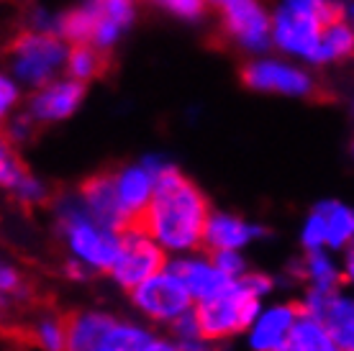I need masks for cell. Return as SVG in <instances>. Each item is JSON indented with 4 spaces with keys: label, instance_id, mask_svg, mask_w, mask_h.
Here are the masks:
<instances>
[{
    "label": "cell",
    "instance_id": "obj_24",
    "mask_svg": "<svg viewBox=\"0 0 354 351\" xmlns=\"http://www.w3.org/2000/svg\"><path fill=\"white\" fill-rule=\"evenodd\" d=\"M26 175H28V169L24 167V162L18 159L16 151H10L8 144H3V154H0V180H3V184H6L8 190H13Z\"/></svg>",
    "mask_w": 354,
    "mask_h": 351
},
{
    "label": "cell",
    "instance_id": "obj_33",
    "mask_svg": "<svg viewBox=\"0 0 354 351\" xmlns=\"http://www.w3.org/2000/svg\"><path fill=\"white\" fill-rule=\"evenodd\" d=\"M147 351H183V349L175 346V343H167V341H151Z\"/></svg>",
    "mask_w": 354,
    "mask_h": 351
},
{
    "label": "cell",
    "instance_id": "obj_12",
    "mask_svg": "<svg viewBox=\"0 0 354 351\" xmlns=\"http://www.w3.org/2000/svg\"><path fill=\"white\" fill-rule=\"evenodd\" d=\"M298 318H301V307H270L267 313L257 318V323L252 325V346L257 351L285 349Z\"/></svg>",
    "mask_w": 354,
    "mask_h": 351
},
{
    "label": "cell",
    "instance_id": "obj_8",
    "mask_svg": "<svg viewBox=\"0 0 354 351\" xmlns=\"http://www.w3.org/2000/svg\"><path fill=\"white\" fill-rule=\"evenodd\" d=\"M272 31H274V41L283 46V49L303 54L310 61H321V44H324V31H326V26L313 13L285 6L274 16Z\"/></svg>",
    "mask_w": 354,
    "mask_h": 351
},
{
    "label": "cell",
    "instance_id": "obj_25",
    "mask_svg": "<svg viewBox=\"0 0 354 351\" xmlns=\"http://www.w3.org/2000/svg\"><path fill=\"white\" fill-rule=\"evenodd\" d=\"M328 238V229H326V216L316 208L313 216L306 220V229H303V246L308 252H319L321 244H326Z\"/></svg>",
    "mask_w": 354,
    "mask_h": 351
},
{
    "label": "cell",
    "instance_id": "obj_10",
    "mask_svg": "<svg viewBox=\"0 0 354 351\" xmlns=\"http://www.w3.org/2000/svg\"><path fill=\"white\" fill-rule=\"evenodd\" d=\"M241 77L254 90H277L288 95H313V82L306 72L277 64V61H254L241 72Z\"/></svg>",
    "mask_w": 354,
    "mask_h": 351
},
{
    "label": "cell",
    "instance_id": "obj_27",
    "mask_svg": "<svg viewBox=\"0 0 354 351\" xmlns=\"http://www.w3.org/2000/svg\"><path fill=\"white\" fill-rule=\"evenodd\" d=\"M13 195H16V200L24 202V205H39V202L46 198V190L39 180H34L31 175H26L21 182L16 184V187H13Z\"/></svg>",
    "mask_w": 354,
    "mask_h": 351
},
{
    "label": "cell",
    "instance_id": "obj_21",
    "mask_svg": "<svg viewBox=\"0 0 354 351\" xmlns=\"http://www.w3.org/2000/svg\"><path fill=\"white\" fill-rule=\"evenodd\" d=\"M31 341L41 351H67V316L39 318L31 331Z\"/></svg>",
    "mask_w": 354,
    "mask_h": 351
},
{
    "label": "cell",
    "instance_id": "obj_5",
    "mask_svg": "<svg viewBox=\"0 0 354 351\" xmlns=\"http://www.w3.org/2000/svg\"><path fill=\"white\" fill-rule=\"evenodd\" d=\"M165 264H167L165 252L157 246L154 238L142 234V231H126V234H121V254L115 259L111 274L121 287L136 290L154 274L165 272L167 269Z\"/></svg>",
    "mask_w": 354,
    "mask_h": 351
},
{
    "label": "cell",
    "instance_id": "obj_20",
    "mask_svg": "<svg viewBox=\"0 0 354 351\" xmlns=\"http://www.w3.org/2000/svg\"><path fill=\"white\" fill-rule=\"evenodd\" d=\"M67 67H70V75L77 82H85V79L95 77V75H103V70L108 67V57L106 52H100L93 44H77L70 49Z\"/></svg>",
    "mask_w": 354,
    "mask_h": 351
},
{
    "label": "cell",
    "instance_id": "obj_13",
    "mask_svg": "<svg viewBox=\"0 0 354 351\" xmlns=\"http://www.w3.org/2000/svg\"><path fill=\"white\" fill-rule=\"evenodd\" d=\"M118 325L106 313H72L67 316V351H100Z\"/></svg>",
    "mask_w": 354,
    "mask_h": 351
},
{
    "label": "cell",
    "instance_id": "obj_18",
    "mask_svg": "<svg viewBox=\"0 0 354 351\" xmlns=\"http://www.w3.org/2000/svg\"><path fill=\"white\" fill-rule=\"evenodd\" d=\"M288 349L290 351H339L334 336L328 334V328L316 318L303 316L298 318V323L292 328L290 339H288Z\"/></svg>",
    "mask_w": 354,
    "mask_h": 351
},
{
    "label": "cell",
    "instance_id": "obj_15",
    "mask_svg": "<svg viewBox=\"0 0 354 351\" xmlns=\"http://www.w3.org/2000/svg\"><path fill=\"white\" fill-rule=\"evenodd\" d=\"M82 95H85V85L72 79V82H59L46 88L44 93L31 100V118L36 121H59L80 106Z\"/></svg>",
    "mask_w": 354,
    "mask_h": 351
},
{
    "label": "cell",
    "instance_id": "obj_30",
    "mask_svg": "<svg viewBox=\"0 0 354 351\" xmlns=\"http://www.w3.org/2000/svg\"><path fill=\"white\" fill-rule=\"evenodd\" d=\"M239 282L257 300L262 298V295H267V292L272 290V280H270V277H265V274H244V277H241Z\"/></svg>",
    "mask_w": 354,
    "mask_h": 351
},
{
    "label": "cell",
    "instance_id": "obj_34",
    "mask_svg": "<svg viewBox=\"0 0 354 351\" xmlns=\"http://www.w3.org/2000/svg\"><path fill=\"white\" fill-rule=\"evenodd\" d=\"M344 272H346V280L354 282V246L346 252V264H344Z\"/></svg>",
    "mask_w": 354,
    "mask_h": 351
},
{
    "label": "cell",
    "instance_id": "obj_2",
    "mask_svg": "<svg viewBox=\"0 0 354 351\" xmlns=\"http://www.w3.org/2000/svg\"><path fill=\"white\" fill-rule=\"evenodd\" d=\"M59 226L75 256H80L90 269H113L115 259L121 254V234L97 226L88 216L82 200L64 202L59 208Z\"/></svg>",
    "mask_w": 354,
    "mask_h": 351
},
{
    "label": "cell",
    "instance_id": "obj_23",
    "mask_svg": "<svg viewBox=\"0 0 354 351\" xmlns=\"http://www.w3.org/2000/svg\"><path fill=\"white\" fill-rule=\"evenodd\" d=\"M354 54V34L352 28L346 26L344 21L342 23H334L324 31V44H321V61L328 59H342V57H349Z\"/></svg>",
    "mask_w": 354,
    "mask_h": 351
},
{
    "label": "cell",
    "instance_id": "obj_16",
    "mask_svg": "<svg viewBox=\"0 0 354 351\" xmlns=\"http://www.w3.org/2000/svg\"><path fill=\"white\" fill-rule=\"evenodd\" d=\"M265 234V229L259 226H249L244 220L226 216V213H216L208 220V229H205V244L211 252H236L239 246L249 244L252 238H257Z\"/></svg>",
    "mask_w": 354,
    "mask_h": 351
},
{
    "label": "cell",
    "instance_id": "obj_1",
    "mask_svg": "<svg viewBox=\"0 0 354 351\" xmlns=\"http://www.w3.org/2000/svg\"><path fill=\"white\" fill-rule=\"evenodd\" d=\"M208 200L175 167H165L154 177V195L136 231H142L167 249L185 252L205 238Z\"/></svg>",
    "mask_w": 354,
    "mask_h": 351
},
{
    "label": "cell",
    "instance_id": "obj_31",
    "mask_svg": "<svg viewBox=\"0 0 354 351\" xmlns=\"http://www.w3.org/2000/svg\"><path fill=\"white\" fill-rule=\"evenodd\" d=\"M0 287L6 295H21L24 292V285H21V277L13 272V267H3V272H0Z\"/></svg>",
    "mask_w": 354,
    "mask_h": 351
},
{
    "label": "cell",
    "instance_id": "obj_26",
    "mask_svg": "<svg viewBox=\"0 0 354 351\" xmlns=\"http://www.w3.org/2000/svg\"><path fill=\"white\" fill-rule=\"evenodd\" d=\"M100 13L108 18V21H113L118 28H124L131 23L133 18V3L131 0H95Z\"/></svg>",
    "mask_w": 354,
    "mask_h": 351
},
{
    "label": "cell",
    "instance_id": "obj_19",
    "mask_svg": "<svg viewBox=\"0 0 354 351\" xmlns=\"http://www.w3.org/2000/svg\"><path fill=\"white\" fill-rule=\"evenodd\" d=\"M319 211L326 216L328 238L326 244L334 249H342L349 241H354V211L339 202H321Z\"/></svg>",
    "mask_w": 354,
    "mask_h": 351
},
{
    "label": "cell",
    "instance_id": "obj_3",
    "mask_svg": "<svg viewBox=\"0 0 354 351\" xmlns=\"http://www.w3.org/2000/svg\"><path fill=\"white\" fill-rule=\"evenodd\" d=\"M195 316H198L203 339L216 341V339L231 336L241 331V328H247V325L257 323L259 300L236 280L223 295L205 300V303H198Z\"/></svg>",
    "mask_w": 354,
    "mask_h": 351
},
{
    "label": "cell",
    "instance_id": "obj_29",
    "mask_svg": "<svg viewBox=\"0 0 354 351\" xmlns=\"http://www.w3.org/2000/svg\"><path fill=\"white\" fill-rule=\"evenodd\" d=\"M157 3L183 18H198L205 13V0H157Z\"/></svg>",
    "mask_w": 354,
    "mask_h": 351
},
{
    "label": "cell",
    "instance_id": "obj_35",
    "mask_svg": "<svg viewBox=\"0 0 354 351\" xmlns=\"http://www.w3.org/2000/svg\"><path fill=\"white\" fill-rule=\"evenodd\" d=\"M277 351H290V349H288V346H285V349H277Z\"/></svg>",
    "mask_w": 354,
    "mask_h": 351
},
{
    "label": "cell",
    "instance_id": "obj_9",
    "mask_svg": "<svg viewBox=\"0 0 354 351\" xmlns=\"http://www.w3.org/2000/svg\"><path fill=\"white\" fill-rule=\"evenodd\" d=\"M229 31L239 44L249 49H265L270 41V21L257 0H213Z\"/></svg>",
    "mask_w": 354,
    "mask_h": 351
},
{
    "label": "cell",
    "instance_id": "obj_4",
    "mask_svg": "<svg viewBox=\"0 0 354 351\" xmlns=\"http://www.w3.org/2000/svg\"><path fill=\"white\" fill-rule=\"evenodd\" d=\"M10 49L16 54V61H13L16 77L34 88L44 85L52 77V72L70 57L54 36L34 34V31H21L13 39Z\"/></svg>",
    "mask_w": 354,
    "mask_h": 351
},
{
    "label": "cell",
    "instance_id": "obj_28",
    "mask_svg": "<svg viewBox=\"0 0 354 351\" xmlns=\"http://www.w3.org/2000/svg\"><path fill=\"white\" fill-rule=\"evenodd\" d=\"M211 262L231 280H239V274L244 272V259L236 252H211Z\"/></svg>",
    "mask_w": 354,
    "mask_h": 351
},
{
    "label": "cell",
    "instance_id": "obj_7",
    "mask_svg": "<svg viewBox=\"0 0 354 351\" xmlns=\"http://www.w3.org/2000/svg\"><path fill=\"white\" fill-rule=\"evenodd\" d=\"M80 200L97 226L113 231V234H126L131 229V218L118 198V177L113 172H100V175L88 177L80 184Z\"/></svg>",
    "mask_w": 354,
    "mask_h": 351
},
{
    "label": "cell",
    "instance_id": "obj_11",
    "mask_svg": "<svg viewBox=\"0 0 354 351\" xmlns=\"http://www.w3.org/2000/svg\"><path fill=\"white\" fill-rule=\"evenodd\" d=\"M169 272H175L180 280L187 285V290L198 303H205V300H213L223 295L236 280H231L226 274L213 267V262H203V259H180V262H172L167 267Z\"/></svg>",
    "mask_w": 354,
    "mask_h": 351
},
{
    "label": "cell",
    "instance_id": "obj_14",
    "mask_svg": "<svg viewBox=\"0 0 354 351\" xmlns=\"http://www.w3.org/2000/svg\"><path fill=\"white\" fill-rule=\"evenodd\" d=\"M151 195H154V175L147 167H129L118 175V198L131 218L129 231H136L144 211L149 208Z\"/></svg>",
    "mask_w": 354,
    "mask_h": 351
},
{
    "label": "cell",
    "instance_id": "obj_6",
    "mask_svg": "<svg viewBox=\"0 0 354 351\" xmlns=\"http://www.w3.org/2000/svg\"><path fill=\"white\" fill-rule=\"evenodd\" d=\"M190 300H193V295L187 290V285L169 269L154 274L151 280H147L133 290L136 307L154 321H172L175 323L177 318L190 313Z\"/></svg>",
    "mask_w": 354,
    "mask_h": 351
},
{
    "label": "cell",
    "instance_id": "obj_22",
    "mask_svg": "<svg viewBox=\"0 0 354 351\" xmlns=\"http://www.w3.org/2000/svg\"><path fill=\"white\" fill-rule=\"evenodd\" d=\"M303 267H306L303 274L310 277V282H313V290H337L342 274L337 272L334 262H331L326 254H321V252H310Z\"/></svg>",
    "mask_w": 354,
    "mask_h": 351
},
{
    "label": "cell",
    "instance_id": "obj_17",
    "mask_svg": "<svg viewBox=\"0 0 354 351\" xmlns=\"http://www.w3.org/2000/svg\"><path fill=\"white\" fill-rule=\"evenodd\" d=\"M100 21H103V13H100L95 0H90L85 8H75V10H70V13H64V16L57 21V31H59L64 39H70L75 46L90 44V41H95Z\"/></svg>",
    "mask_w": 354,
    "mask_h": 351
},
{
    "label": "cell",
    "instance_id": "obj_32",
    "mask_svg": "<svg viewBox=\"0 0 354 351\" xmlns=\"http://www.w3.org/2000/svg\"><path fill=\"white\" fill-rule=\"evenodd\" d=\"M16 85L10 82V79H3L0 82V108H3V113H8V108H10V103L16 100Z\"/></svg>",
    "mask_w": 354,
    "mask_h": 351
}]
</instances>
